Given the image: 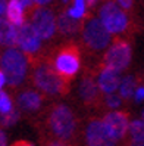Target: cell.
Instances as JSON below:
<instances>
[{"label":"cell","instance_id":"obj_31","mask_svg":"<svg viewBox=\"0 0 144 146\" xmlns=\"http://www.w3.org/2000/svg\"><path fill=\"white\" fill-rule=\"evenodd\" d=\"M12 146H34V145L30 142H25V140H19V142H15Z\"/></svg>","mask_w":144,"mask_h":146},{"label":"cell","instance_id":"obj_17","mask_svg":"<svg viewBox=\"0 0 144 146\" xmlns=\"http://www.w3.org/2000/svg\"><path fill=\"white\" fill-rule=\"evenodd\" d=\"M0 46L16 47V27L3 16H0Z\"/></svg>","mask_w":144,"mask_h":146},{"label":"cell","instance_id":"obj_4","mask_svg":"<svg viewBox=\"0 0 144 146\" xmlns=\"http://www.w3.org/2000/svg\"><path fill=\"white\" fill-rule=\"evenodd\" d=\"M53 68L56 72L69 81L78 74L81 68V50L75 43H66L60 46L52 59Z\"/></svg>","mask_w":144,"mask_h":146},{"label":"cell","instance_id":"obj_22","mask_svg":"<svg viewBox=\"0 0 144 146\" xmlns=\"http://www.w3.org/2000/svg\"><path fill=\"white\" fill-rule=\"evenodd\" d=\"M103 104H105L107 108H110L112 111H116L118 108H121V105H122V98L119 96V94H116V93L105 94Z\"/></svg>","mask_w":144,"mask_h":146},{"label":"cell","instance_id":"obj_21","mask_svg":"<svg viewBox=\"0 0 144 146\" xmlns=\"http://www.w3.org/2000/svg\"><path fill=\"white\" fill-rule=\"evenodd\" d=\"M13 111V104L11 96L6 92L0 90V115H6Z\"/></svg>","mask_w":144,"mask_h":146},{"label":"cell","instance_id":"obj_3","mask_svg":"<svg viewBox=\"0 0 144 146\" xmlns=\"http://www.w3.org/2000/svg\"><path fill=\"white\" fill-rule=\"evenodd\" d=\"M0 65H2L3 72L6 74L7 83L12 87H18L27 78L30 66H31V61L28 55H25L21 49L7 47L2 55Z\"/></svg>","mask_w":144,"mask_h":146},{"label":"cell","instance_id":"obj_9","mask_svg":"<svg viewBox=\"0 0 144 146\" xmlns=\"http://www.w3.org/2000/svg\"><path fill=\"white\" fill-rule=\"evenodd\" d=\"M16 47H19L25 55H28L30 61L40 55L41 38L31 22L25 21L22 25L16 27Z\"/></svg>","mask_w":144,"mask_h":146},{"label":"cell","instance_id":"obj_16","mask_svg":"<svg viewBox=\"0 0 144 146\" xmlns=\"http://www.w3.org/2000/svg\"><path fill=\"white\" fill-rule=\"evenodd\" d=\"M6 18L15 27H19L25 22V6L21 0H7L6 5Z\"/></svg>","mask_w":144,"mask_h":146},{"label":"cell","instance_id":"obj_24","mask_svg":"<svg viewBox=\"0 0 144 146\" xmlns=\"http://www.w3.org/2000/svg\"><path fill=\"white\" fill-rule=\"evenodd\" d=\"M134 99H135V102H144V86H138L135 89Z\"/></svg>","mask_w":144,"mask_h":146},{"label":"cell","instance_id":"obj_2","mask_svg":"<svg viewBox=\"0 0 144 146\" xmlns=\"http://www.w3.org/2000/svg\"><path fill=\"white\" fill-rule=\"evenodd\" d=\"M49 130L52 133L56 140L69 142L77 133V117L74 111L66 105H55L49 112L47 118Z\"/></svg>","mask_w":144,"mask_h":146},{"label":"cell","instance_id":"obj_30","mask_svg":"<svg viewBox=\"0 0 144 146\" xmlns=\"http://www.w3.org/2000/svg\"><path fill=\"white\" fill-rule=\"evenodd\" d=\"M34 5H37V6H44V5H49V3H52V0H32Z\"/></svg>","mask_w":144,"mask_h":146},{"label":"cell","instance_id":"obj_19","mask_svg":"<svg viewBox=\"0 0 144 146\" xmlns=\"http://www.w3.org/2000/svg\"><path fill=\"white\" fill-rule=\"evenodd\" d=\"M135 89H137V81L132 75H125L124 78H121V84H119V96L122 99H130L134 98Z\"/></svg>","mask_w":144,"mask_h":146},{"label":"cell","instance_id":"obj_32","mask_svg":"<svg viewBox=\"0 0 144 146\" xmlns=\"http://www.w3.org/2000/svg\"><path fill=\"white\" fill-rule=\"evenodd\" d=\"M97 2H99V0H87V5L93 7V6H94V5H97Z\"/></svg>","mask_w":144,"mask_h":146},{"label":"cell","instance_id":"obj_34","mask_svg":"<svg viewBox=\"0 0 144 146\" xmlns=\"http://www.w3.org/2000/svg\"><path fill=\"white\" fill-rule=\"evenodd\" d=\"M141 119H143V121H144V111H143V118H141Z\"/></svg>","mask_w":144,"mask_h":146},{"label":"cell","instance_id":"obj_14","mask_svg":"<svg viewBox=\"0 0 144 146\" xmlns=\"http://www.w3.org/2000/svg\"><path fill=\"white\" fill-rule=\"evenodd\" d=\"M18 105L25 112H36L43 105V93L37 90H25L18 96Z\"/></svg>","mask_w":144,"mask_h":146},{"label":"cell","instance_id":"obj_13","mask_svg":"<svg viewBox=\"0 0 144 146\" xmlns=\"http://www.w3.org/2000/svg\"><path fill=\"white\" fill-rule=\"evenodd\" d=\"M100 89L91 75H84L80 83V96L85 105H94L100 100Z\"/></svg>","mask_w":144,"mask_h":146},{"label":"cell","instance_id":"obj_6","mask_svg":"<svg viewBox=\"0 0 144 146\" xmlns=\"http://www.w3.org/2000/svg\"><path fill=\"white\" fill-rule=\"evenodd\" d=\"M99 19L113 36L124 34L130 27L128 15L116 2H106L101 6L99 12Z\"/></svg>","mask_w":144,"mask_h":146},{"label":"cell","instance_id":"obj_8","mask_svg":"<svg viewBox=\"0 0 144 146\" xmlns=\"http://www.w3.org/2000/svg\"><path fill=\"white\" fill-rule=\"evenodd\" d=\"M30 19L31 25L37 31L41 40H50L55 37L57 30V21L50 9H46L43 6H34L31 7Z\"/></svg>","mask_w":144,"mask_h":146},{"label":"cell","instance_id":"obj_27","mask_svg":"<svg viewBox=\"0 0 144 146\" xmlns=\"http://www.w3.org/2000/svg\"><path fill=\"white\" fill-rule=\"evenodd\" d=\"M6 81H7V78H6V74L3 72V70H0V90L3 89V86L6 84Z\"/></svg>","mask_w":144,"mask_h":146},{"label":"cell","instance_id":"obj_28","mask_svg":"<svg viewBox=\"0 0 144 146\" xmlns=\"http://www.w3.org/2000/svg\"><path fill=\"white\" fill-rule=\"evenodd\" d=\"M6 5H7V0H0V16L6 12Z\"/></svg>","mask_w":144,"mask_h":146},{"label":"cell","instance_id":"obj_23","mask_svg":"<svg viewBox=\"0 0 144 146\" xmlns=\"http://www.w3.org/2000/svg\"><path fill=\"white\" fill-rule=\"evenodd\" d=\"M19 119V112L18 111H12V112L6 114V115H0V125L2 127H11Z\"/></svg>","mask_w":144,"mask_h":146},{"label":"cell","instance_id":"obj_1","mask_svg":"<svg viewBox=\"0 0 144 146\" xmlns=\"http://www.w3.org/2000/svg\"><path fill=\"white\" fill-rule=\"evenodd\" d=\"M32 83L43 94L47 96H63L69 90V81L62 78L53 68L52 61L38 55L31 59Z\"/></svg>","mask_w":144,"mask_h":146},{"label":"cell","instance_id":"obj_11","mask_svg":"<svg viewBox=\"0 0 144 146\" xmlns=\"http://www.w3.org/2000/svg\"><path fill=\"white\" fill-rule=\"evenodd\" d=\"M101 119H103L106 128L109 130L110 136L116 142L122 140L128 134V128H130L131 121H130V117L126 112H122V111H110V112L105 114V117Z\"/></svg>","mask_w":144,"mask_h":146},{"label":"cell","instance_id":"obj_5","mask_svg":"<svg viewBox=\"0 0 144 146\" xmlns=\"http://www.w3.org/2000/svg\"><path fill=\"white\" fill-rule=\"evenodd\" d=\"M81 38L82 43L85 44L87 49H90L91 52H101L106 47L110 46L112 41V34L106 30V27L99 18L90 16L87 21L82 24L81 28Z\"/></svg>","mask_w":144,"mask_h":146},{"label":"cell","instance_id":"obj_35","mask_svg":"<svg viewBox=\"0 0 144 146\" xmlns=\"http://www.w3.org/2000/svg\"><path fill=\"white\" fill-rule=\"evenodd\" d=\"M0 59H2V55H0Z\"/></svg>","mask_w":144,"mask_h":146},{"label":"cell","instance_id":"obj_26","mask_svg":"<svg viewBox=\"0 0 144 146\" xmlns=\"http://www.w3.org/2000/svg\"><path fill=\"white\" fill-rule=\"evenodd\" d=\"M46 146H69L66 142H62V140H52V142H49Z\"/></svg>","mask_w":144,"mask_h":146},{"label":"cell","instance_id":"obj_15","mask_svg":"<svg viewBox=\"0 0 144 146\" xmlns=\"http://www.w3.org/2000/svg\"><path fill=\"white\" fill-rule=\"evenodd\" d=\"M57 21V30L59 33L65 37H74L75 34L80 31L81 24L78 19H74L72 16L68 15V12H62L59 13V16L56 18Z\"/></svg>","mask_w":144,"mask_h":146},{"label":"cell","instance_id":"obj_20","mask_svg":"<svg viewBox=\"0 0 144 146\" xmlns=\"http://www.w3.org/2000/svg\"><path fill=\"white\" fill-rule=\"evenodd\" d=\"M87 0H74V5L68 9V15L72 16L74 19H84L87 16Z\"/></svg>","mask_w":144,"mask_h":146},{"label":"cell","instance_id":"obj_12","mask_svg":"<svg viewBox=\"0 0 144 146\" xmlns=\"http://www.w3.org/2000/svg\"><path fill=\"white\" fill-rule=\"evenodd\" d=\"M119 84H121L119 72L110 70V68H105V66L100 68V72L97 77V86L101 93L103 94L115 93L119 89Z\"/></svg>","mask_w":144,"mask_h":146},{"label":"cell","instance_id":"obj_7","mask_svg":"<svg viewBox=\"0 0 144 146\" xmlns=\"http://www.w3.org/2000/svg\"><path fill=\"white\" fill-rule=\"evenodd\" d=\"M131 46L128 41L125 40H115L110 46L107 47L106 53L103 55V61H101V66L110 68V70L121 72L126 70L131 62Z\"/></svg>","mask_w":144,"mask_h":146},{"label":"cell","instance_id":"obj_33","mask_svg":"<svg viewBox=\"0 0 144 146\" xmlns=\"http://www.w3.org/2000/svg\"><path fill=\"white\" fill-rule=\"evenodd\" d=\"M60 2H62V3H68V2H69V0H60Z\"/></svg>","mask_w":144,"mask_h":146},{"label":"cell","instance_id":"obj_29","mask_svg":"<svg viewBox=\"0 0 144 146\" xmlns=\"http://www.w3.org/2000/svg\"><path fill=\"white\" fill-rule=\"evenodd\" d=\"M0 146H7V140H6V134L0 130Z\"/></svg>","mask_w":144,"mask_h":146},{"label":"cell","instance_id":"obj_18","mask_svg":"<svg viewBox=\"0 0 144 146\" xmlns=\"http://www.w3.org/2000/svg\"><path fill=\"white\" fill-rule=\"evenodd\" d=\"M128 146H144V121L132 119L128 128Z\"/></svg>","mask_w":144,"mask_h":146},{"label":"cell","instance_id":"obj_10","mask_svg":"<svg viewBox=\"0 0 144 146\" xmlns=\"http://www.w3.org/2000/svg\"><path fill=\"white\" fill-rule=\"evenodd\" d=\"M87 146H116V140L110 136L103 119H91L85 127Z\"/></svg>","mask_w":144,"mask_h":146},{"label":"cell","instance_id":"obj_25","mask_svg":"<svg viewBox=\"0 0 144 146\" xmlns=\"http://www.w3.org/2000/svg\"><path fill=\"white\" fill-rule=\"evenodd\" d=\"M115 2L119 5L124 11H128L132 7V0H115Z\"/></svg>","mask_w":144,"mask_h":146}]
</instances>
